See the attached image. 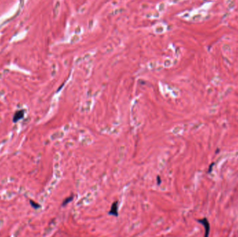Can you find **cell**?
<instances>
[{
  "label": "cell",
  "mask_w": 238,
  "mask_h": 237,
  "mask_svg": "<svg viewBox=\"0 0 238 237\" xmlns=\"http://www.w3.org/2000/svg\"><path fill=\"white\" fill-rule=\"evenodd\" d=\"M198 222L200 223H201L202 225L204 226V227H205V236L207 237L209 236L210 227L209 222H208L207 218H203V219L198 220Z\"/></svg>",
  "instance_id": "obj_1"
},
{
  "label": "cell",
  "mask_w": 238,
  "mask_h": 237,
  "mask_svg": "<svg viewBox=\"0 0 238 237\" xmlns=\"http://www.w3.org/2000/svg\"><path fill=\"white\" fill-rule=\"evenodd\" d=\"M118 201H116L112 203V205L111 207V209H110V211H109V214L112 216H114L117 217L118 216Z\"/></svg>",
  "instance_id": "obj_2"
},
{
  "label": "cell",
  "mask_w": 238,
  "mask_h": 237,
  "mask_svg": "<svg viewBox=\"0 0 238 237\" xmlns=\"http://www.w3.org/2000/svg\"><path fill=\"white\" fill-rule=\"evenodd\" d=\"M24 114H25V111H23V110H20V111H16L13 116V122H18V120L22 119V118L24 117Z\"/></svg>",
  "instance_id": "obj_3"
},
{
  "label": "cell",
  "mask_w": 238,
  "mask_h": 237,
  "mask_svg": "<svg viewBox=\"0 0 238 237\" xmlns=\"http://www.w3.org/2000/svg\"><path fill=\"white\" fill-rule=\"evenodd\" d=\"M73 196H71V197H70V198H66V199H65V200L63 202L62 205H63V206H65V205H66L67 204H68V203H69L70 202H71V201L73 200Z\"/></svg>",
  "instance_id": "obj_4"
},
{
  "label": "cell",
  "mask_w": 238,
  "mask_h": 237,
  "mask_svg": "<svg viewBox=\"0 0 238 237\" xmlns=\"http://www.w3.org/2000/svg\"><path fill=\"white\" fill-rule=\"evenodd\" d=\"M157 179H158V184H161V179H160V177L158 176V177H157Z\"/></svg>",
  "instance_id": "obj_5"
}]
</instances>
